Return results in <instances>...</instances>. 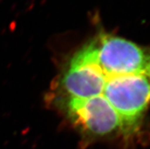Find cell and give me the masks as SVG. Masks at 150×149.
<instances>
[{"label": "cell", "instance_id": "1", "mask_svg": "<svg viewBox=\"0 0 150 149\" xmlns=\"http://www.w3.org/2000/svg\"><path fill=\"white\" fill-rule=\"evenodd\" d=\"M50 98L87 141L129 143L150 105V48L99 32L65 63Z\"/></svg>", "mask_w": 150, "mask_h": 149}]
</instances>
